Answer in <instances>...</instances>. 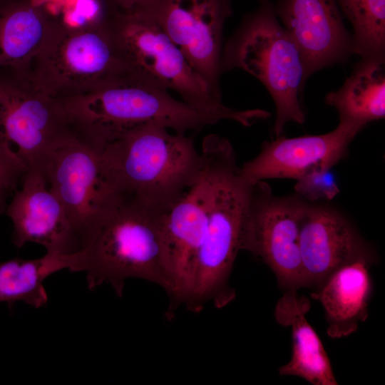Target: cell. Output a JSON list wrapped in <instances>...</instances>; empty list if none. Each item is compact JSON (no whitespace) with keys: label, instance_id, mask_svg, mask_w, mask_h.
Instances as JSON below:
<instances>
[{"label":"cell","instance_id":"4fadbf2b","mask_svg":"<svg viewBox=\"0 0 385 385\" xmlns=\"http://www.w3.org/2000/svg\"><path fill=\"white\" fill-rule=\"evenodd\" d=\"M6 212L13 225L16 247L33 242L47 252L71 254L80 250L79 238L43 172L27 170Z\"/></svg>","mask_w":385,"mask_h":385},{"label":"cell","instance_id":"ba28073f","mask_svg":"<svg viewBox=\"0 0 385 385\" xmlns=\"http://www.w3.org/2000/svg\"><path fill=\"white\" fill-rule=\"evenodd\" d=\"M0 134L28 169L44 174L55 152L76 138L58 100L36 87L22 69L0 70Z\"/></svg>","mask_w":385,"mask_h":385},{"label":"cell","instance_id":"8fae6325","mask_svg":"<svg viewBox=\"0 0 385 385\" xmlns=\"http://www.w3.org/2000/svg\"><path fill=\"white\" fill-rule=\"evenodd\" d=\"M45 175L50 190L63 206L81 246L92 225L120 196L101 153L73 138L55 152Z\"/></svg>","mask_w":385,"mask_h":385},{"label":"cell","instance_id":"44dd1931","mask_svg":"<svg viewBox=\"0 0 385 385\" xmlns=\"http://www.w3.org/2000/svg\"><path fill=\"white\" fill-rule=\"evenodd\" d=\"M79 258V251L46 252L35 259L14 258L0 262V302H23L36 309L45 307L48 300L45 280L61 270L78 272Z\"/></svg>","mask_w":385,"mask_h":385},{"label":"cell","instance_id":"9c48e42d","mask_svg":"<svg viewBox=\"0 0 385 385\" xmlns=\"http://www.w3.org/2000/svg\"><path fill=\"white\" fill-rule=\"evenodd\" d=\"M305 200L277 197L264 180L252 185L242 229L240 250L261 258L286 290L305 287L299 230Z\"/></svg>","mask_w":385,"mask_h":385},{"label":"cell","instance_id":"d6986e66","mask_svg":"<svg viewBox=\"0 0 385 385\" xmlns=\"http://www.w3.org/2000/svg\"><path fill=\"white\" fill-rule=\"evenodd\" d=\"M56 16L37 0H0V70L24 68Z\"/></svg>","mask_w":385,"mask_h":385},{"label":"cell","instance_id":"8992f818","mask_svg":"<svg viewBox=\"0 0 385 385\" xmlns=\"http://www.w3.org/2000/svg\"><path fill=\"white\" fill-rule=\"evenodd\" d=\"M22 70L36 87L56 98L89 92L130 71L117 51L101 11L76 26L57 15L40 48Z\"/></svg>","mask_w":385,"mask_h":385},{"label":"cell","instance_id":"2e32d148","mask_svg":"<svg viewBox=\"0 0 385 385\" xmlns=\"http://www.w3.org/2000/svg\"><path fill=\"white\" fill-rule=\"evenodd\" d=\"M204 169V168H203ZM205 182L199 180L165 213L164 232L177 288V307L189 297L194 265L206 227Z\"/></svg>","mask_w":385,"mask_h":385},{"label":"cell","instance_id":"cb8c5ba5","mask_svg":"<svg viewBox=\"0 0 385 385\" xmlns=\"http://www.w3.org/2000/svg\"><path fill=\"white\" fill-rule=\"evenodd\" d=\"M27 170L24 160L0 134V203L6 205L7 198L18 189Z\"/></svg>","mask_w":385,"mask_h":385},{"label":"cell","instance_id":"7402d4cb","mask_svg":"<svg viewBox=\"0 0 385 385\" xmlns=\"http://www.w3.org/2000/svg\"><path fill=\"white\" fill-rule=\"evenodd\" d=\"M351 22L352 52L363 58L384 57L385 0H336Z\"/></svg>","mask_w":385,"mask_h":385},{"label":"cell","instance_id":"7a4b0ae2","mask_svg":"<svg viewBox=\"0 0 385 385\" xmlns=\"http://www.w3.org/2000/svg\"><path fill=\"white\" fill-rule=\"evenodd\" d=\"M57 99L75 138L99 153L146 125L185 134L220 120L240 118L237 111H208L178 101L167 89L132 71L89 92Z\"/></svg>","mask_w":385,"mask_h":385},{"label":"cell","instance_id":"6da1fadb","mask_svg":"<svg viewBox=\"0 0 385 385\" xmlns=\"http://www.w3.org/2000/svg\"><path fill=\"white\" fill-rule=\"evenodd\" d=\"M163 211L120 195L83 237L78 272L91 290L109 285L121 297L128 279L136 278L163 288L177 309V288L165 238Z\"/></svg>","mask_w":385,"mask_h":385},{"label":"cell","instance_id":"3957f363","mask_svg":"<svg viewBox=\"0 0 385 385\" xmlns=\"http://www.w3.org/2000/svg\"><path fill=\"white\" fill-rule=\"evenodd\" d=\"M201 152L205 158L207 221L185 304L195 312L208 302L222 308L235 297L229 279L240 250L242 229L252 188L242 176L233 148L226 138L207 135Z\"/></svg>","mask_w":385,"mask_h":385},{"label":"cell","instance_id":"d4e9b609","mask_svg":"<svg viewBox=\"0 0 385 385\" xmlns=\"http://www.w3.org/2000/svg\"><path fill=\"white\" fill-rule=\"evenodd\" d=\"M160 0H101L102 7L121 12H145Z\"/></svg>","mask_w":385,"mask_h":385},{"label":"cell","instance_id":"5b68a950","mask_svg":"<svg viewBox=\"0 0 385 385\" xmlns=\"http://www.w3.org/2000/svg\"><path fill=\"white\" fill-rule=\"evenodd\" d=\"M258 1L227 43L222 71L239 68L264 84L276 107L273 132L277 137L288 122L305 121L299 96L308 76L301 52L279 24L271 1Z\"/></svg>","mask_w":385,"mask_h":385},{"label":"cell","instance_id":"5bb4252c","mask_svg":"<svg viewBox=\"0 0 385 385\" xmlns=\"http://www.w3.org/2000/svg\"><path fill=\"white\" fill-rule=\"evenodd\" d=\"M364 128L339 122L332 131L317 135L286 138L281 135L265 141L260 153L240 168L251 185L272 178L297 180L319 168H332L347 153L356 135Z\"/></svg>","mask_w":385,"mask_h":385},{"label":"cell","instance_id":"603a6c76","mask_svg":"<svg viewBox=\"0 0 385 385\" xmlns=\"http://www.w3.org/2000/svg\"><path fill=\"white\" fill-rule=\"evenodd\" d=\"M331 169L319 168L297 179L294 190L297 195L309 202L332 200L339 189Z\"/></svg>","mask_w":385,"mask_h":385},{"label":"cell","instance_id":"52a82bcc","mask_svg":"<svg viewBox=\"0 0 385 385\" xmlns=\"http://www.w3.org/2000/svg\"><path fill=\"white\" fill-rule=\"evenodd\" d=\"M103 19L128 69L154 83L178 93L183 101L219 112L225 106L207 82L158 23L142 12H121L103 8Z\"/></svg>","mask_w":385,"mask_h":385},{"label":"cell","instance_id":"30bf717a","mask_svg":"<svg viewBox=\"0 0 385 385\" xmlns=\"http://www.w3.org/2000/svg\"><path fill=\"white\" fill-rule=\"evenodd\" d=\"M142 13L158 23L221 99L222 40L232 14L230 0H160Z\"/></svg>","mask_w":385,"mask_h":385},{"label":"cell","instance_id":"ffe728a7","mask_svg":"<svg viewBox=\"0 0 385 385\" xmlns=\"http://www.w3.org/2000/svg\"><path fill=\"white\" fill-rule=\"evenodd\" d=\"M325 102L337 110L339 122L364 128L384 118V57L363 58L342 87L326 96Z\"/></svg>","mask_w":385,"mask_h":385},{"label":"cell","instance_id":"7c38bea8","mask_svg":"<svg viewBox=\"0 0 385 385\" xmlns=\"http://www.w3.org/2000/svg\"><path fill=\"white\" fill-rule=\"evenodd\" d=\"M305 287L315 288L339 267L359 259L376 261L372 250L339 211L305 200L299 230Z\"/></svg>","mask_w":385,"mask_h":385},{"label":"cell","instance_id":"484cf974","mask_svg":"<svg viewBox=\"0 0 385 385\" xmlns=\"http://www.w3.org/2000/svg\"><path fill=\"white\" fill-rule=\"evenodd\" d=\"M6 205L0 203V215H1L4 210H6Z\"/></svg>","mask_w":385,"mask_h":385},{"label":"cell","instance_id":"277c9868","mask_svg":"<svg viewBox=\"0 0 385 385\" xmlns=\"http://www.w3.org/2000/svg\"><path fill=\"white\" fill-rule=\"evenodd\" d=\"M100 153L120 195L163 211L199 180L205 165L191 138L153 125L126 133Z\"/></svg>","mask_w":385,"mask_h":385},{"label":"cell","instance_id":"9a60e30c","mask_svg":"<svg viewBox=\"0 0 385 385\" xmlns=\"http://www.w3.org/2000/svg\"><path fill=\"white\" fill-rule=\"evenodd\" d=\"M274 10L298 46L308 77L352 52L336 0H279Z\"/></svg>","mask_w":385,"mask_h":385},{"label":"cell","instance_id":"e0dca14e","mask_svg":"<svg viewBox=\"0 0 385 385\" xmlns=\"http://www.w3.org/2000/svg\"><path fill=\"white\" fill-rule=\"evenodd\" d=\"M375 262L359 259L349 262L332 272L311 294L323 307L329 337H348L366 319L372 293L369 268Z\"/></svg>","mask_w":385,"mask_h":385},{"label":"cell","instance_id":"ac0fdd59","mask_svg":"<svg viewBox=\"0 0 385 385\" xmlns=\"http://www.w3.org/2000/svg\"><path fill=\"white\" fill-rule=\"evenodd\" d=\"M310 307L309 300L294 289L286 290L276 304L275 319L291 328L292 338L291 359L279 367V374L298 376L313 385H337L324 347L306 319Z\"/></svg>","mask_w":385,"mask_h":385}]
</instances>
